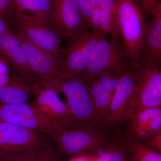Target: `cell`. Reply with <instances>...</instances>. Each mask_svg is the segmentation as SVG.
<instances>
[{
    "instance_id": "6da1fadb",
    "label": "cell",
    "mask_w": 161,
    "mask_h": 161,
    "mask_svg": "<svg viewBox=\"0 0 161 161\" xmlns=\"http://www.w3.org/2000/svg\"><path fill=\"white\" fill-rule=\"evenodd\" d=\"M33 80L43 87L65 95L70 115V130H105L96 115L85 84L52 76H35Z\"/></svg>"
},
{
    "instance_id": "7a4b0ae2",
    "label": "cell",
    "mask_w": 161,
    "mask_h": 161,
    "mask_svg": "<svg viewBox=\"0 0 161 161\" xmlns=\"http://www.w3.org/2000/svg\"><path fill=\"white\" fill-rule=\"evenodd\" d=\"M47 135L62 156L70 158L96 155L113 140L105 130L60 129Z\"/></svg>"
},
{
    "instance_id": "3957f363",
    "label": "cell",
    "mask_w": 161,
    "mask_h": 161,
    "mask_svg": "<svg viewBox=\"0 0 161 161\" xmlns=\"http://www.w3.org/2000/svg\"><path fill=\"white\" fill-rule=\"evenodd\" d=\"M115 15L123 44L129 56L130 66L136 69L139 66L146 24L142 10L135 0H116Z\"/></svg>"
},
{
    "instance_id": "277c9868",
    "label": "cell",
    "mask_w": 161,
    "mask_h": 161,
    "mask_svg": "<svg viewBox=\"0 0 161 161\" xmlns=\"http://www.w3.org/2000/svg\"><path fill=\"white\" fill-rule=\"evenodd\" d=\"M104 36L87 31L67 37L62 49L64 60L60 78L79 80L85 71L96 44Z\"/></svg>"
},
{
    "instance_id": "5b68a950",
    "label": "cell",
    "mask_w": 161,
    "mask_h": 161,
    "mask_svg": "<svg viewBox=\"0 0 161 161\" xmlns=\"http://www.w3.org/2000/svg\"><path fill=\"white\" fill-rule=\"evenodd\" d=\"M9 19L14 31L51 54L63 65L64 55L60 45L64 36L54 26L50 23L14 14Z\"/></svg>"
},
{
    "instance_id": "8992f818",
    "label": "cell",
    "mask_w": 161,
    "mask_h": 161,
    "mask_svg": "<svg viewBox=\"0 0 161 161\" xmlns=\"http://www.w3.org/2000/svg\"><path fill=\"white\" fill-rule=\"evenodd\" d=\"M48 136L13 124L0 122V158L31 150L54 148Z\"/></svg>"
},
{
    "instance_id": "52a82bcc",
    "label": "cell",
    "mask_w": 161,
    "mask_h": 161,
    "mask_svg": "<svg viewBox=\"0 0 161 161\" xmlns=\"http://www.w3.org/2000/svg\"><path fill=\"white\" fill-rule=\"evenodd\" d=\"M129 65V56L121 39L108 40L104 36L96 44L85 71L78 80L86 84L106 71Z\"/></svg>"
},
{
    "instance_id": "ba28073f",
    "label": "cell",
    "mask_w": 161,
    "mask_h": 161,
    "mask_svg": "<svg viewBox=\"0 0 161 161\" xmlns=\"http://www.w3.org/2000/svg\"><path fill=\"white\" fill-rule=\"evenodd\" d=\"M144 10L152 17L145 24L140 50L139 66L161 68V1L149 0Z\"/></svg>"
},
{
    "instance_id": "9c48e42d",
    "label": "cell",
    "mask_w": 161,
    "mask_h": 161,
    "mask_svg": "<svg viewBox=\"0 0 161 161\" xmlns=\"http://www.w3.org/2000/svg\"><path fill=\"white\" fill-rule=\"evenodd\" d=\"M0 122L13 124L47 135L63 129L59 124L47 118L32 104H0Z\"/></svg>"
},
{
    "instance_id": "30bf717a",
    "label": "cell",
    "mask_w": 161,
    "mask_h": 161,
    "mask_svg": "<svg viewBox=\"0 0 161 161\" xmlns=\"http://www.w3.org/2000/svg\"><path fill=\"white\" fill-rule=\"evenodd\" d=\"M134 72L136 83L132 115L144 109L161 107V68L139 66Z\"/></svg>"
},
{
    "instance_id": "8fae6325",
    "label": "cell",
    "mask_w": 161,
    "mask_h": 161,
    "mask_svg": "<svg viewBox=\"0 0 161 161\" xmlns=\"http://www.w3.org/2000/svg\"><path fill=\"white\" fill-rule=\"evenodd\" d=\"M136 78L129 65L125 71L112 96L104 121L105 128L128 121L132 115Z\"/></svg>"
},
{
    "instance_id": "7c38bea8",
    "label": "cell",
    "mask_w": 161,
    "mask_h": 161,
    "mask_svg": "<svg viewBox=\"0 0 161 161\" xmlns=\"http://www.w3.org/2000/svg\"><path fill=\"white\" fill-rule=\"evenodd\" d=\"M51 24L66 38L90 28L80 15L76 0H52Z\"/></svg>"
},
{
    "instance_id": "4fadbf2b",
    "label": "cell",
    "mask_w": 161,
    "mask_h": 161,
    "mask_svg": "<svg viewBox=\"0 0 161 161\" xmlns=\"http://www.w3.org/2000/svg\"><path fill=\"white\" fill-rule=\"evenodd\" d=\"M32 87L36 96L31 104L33 107L63 129L70 130L71 122L68 107L66 103L60 99L58 93L36 82H33Z\"/></svg>"
},
{
    "instance_id": "5bb4252c",
    "label": "cell",
    "mask_w": 161,
    "mask_h": 161,
    "mask_svg": "<svg viewBox=\"0 0 161 161\" xmlns=\"http://www.w3.org/2000/svg\"><path fill=\"white\" fill-rule=\"evenodd\" d=\"M14 32L25 52L33 77L52 76L60 78L62 64L58 59L23 35Z\"/></svg>"
},
{
    "instance_id": "9a60e30c",
    "label": "cell",
    "mask_w": 161,
    "mask_h": 161,
    "mask_svg": "<svg viewBox=\"0 0 161 161\" xmlns=\"http://www.w3.org/2000/svg\"><path fill=\"white\" fill-rule=\"evenodd\" d=\"M126 135L141 143L161 132V107L140 110L128 119Z\"/></svg>"
},
{
    "instance_id": "2e32d148",
    "label": "cell",
    "mask_w": 161,
    "mask_h": 161,
    "mask_svg": "<svg viewBox=\"0 0 161 161\" xmlns=\"http://www.w3.org/2000/svg\"><path fill=\"white\" fill-rule=\"evenodd\" d=\"M0 56L9 61L19 77L33 82L32 73L26 53L13 31L0 37Z\"/></svg>"
},
{
    "instance_id": "e0dca14e",
    "label": "cell",
    "mask_w": 161,
    "mask_h": 161,
    "mask_svg": "<svg viewBox=\"0 0 161 161\" xmlns=\"http://www.w3.org/2000/svg\"><path fill=\"white\" fill-rule=\"evenodd\" d=\"M32 83L19 76L10 79L8 83L0 87V104L25 103L34 95Z\"/></svg>"
},
{
    "instance_id": "ac0fdd59",
    "label": "cell",
    "mask_w": 161,
    "mask_h": 161,
    "mask_svg": "<svg viewBox=\"0 0 161 161\" xmlns=\"http://www.w3.org/2000/svg\"><path fill=\"white\" fill-rule=\"evenodd\" d=\"M85 84L88 90L96 115L106 129L104 121L113 94L97 78L90 80Z\"/></svg>"
},
{
    "instance_id": "d6986e66",
    "label": "cell",
    "mask_w": 161,
    "mask_h": 161,
    "mask_svg": "<svg viewBox=\"0 0 161 161\" xmlns=\"http://www.w3.org/2000/svg\"><path fill=\"white\" fill-rule=\"evenodd\" d=\"M89 25L92 31L104 36L109 35L113 40L121 39L116 16L109 12L95 7L90 18Z\"/></svg>"
},
{
    "instance_id": "ffe728a7",
    "label": "cell",
    "mask_w": 161,
    "mask_h": 161,
    "mask_svg": "<svg viewBox=\"0 0 161 161\" xmlns=\"http://www.w3.org/2000/svg\"><path fill=\"white\" fill-rule=\"evenodd\" d=\"M57 148L31 150L8 156L4 161H60L62 158Z\"/></svg>"
},
{
    "instance_id": "44dd1931",
    "label": "cell",
    "mask_w": 161,
    "mask_h": 161,
    "mask_svg": "<svg viewBox=\"0 0 161 161\" xmlns=\"http://www.w3.org/2000/svg\"><path fill=\"white\" fill-rule=\"evenodd\" d=\"M124 138L132 161H161V153L149 149L132 137L126 135Z\"/></svg>"
},
{
    "instance_id": "7402d4cb",
    "label": "cell",
    "mask_w": 161,
    "mask_h": 161,
    "mask_svg": "<svg viewBox=\"0 0 161 161\" xmlns=\"http://www.w3.org/2000/svg\"><path fill=\"white\" fill-rule=\"evenodd\" d=\"M113 139L95 161H132L124 138Z\"/></svg>"
},
{
    "instance_id": "603a6c76",
    "label": "cell",
    "mask_w": 161,
    "mask_h": 161,
    "mask_svg": "<svg viewBox=\"0 0 161 161\" xmlns=\"http://www.w3.org/2000/svg\"><path fill=\"white\" fill-rule=\"evenodd\" d=\"M13 14L51 23L36 0H14Z\"/></svg>"
},
{
    "instance_id": "cb8c5ba5",
    "label": "cell",
    "mask_w": 161,
    "mask_h": 161,
    "mask_svg": "<svg viewBox=\"0 0 161 161\" xmlns=\"http://www.w3.org/2000/svg\"><path fill=\"white\" fill-rule=\"evenodd\" d=\"M129 66L108 70L95 78H97L114 94L123 74Z\"/></svg>"
},
{
    "instance_id": "d4e9b609",
    "label": "cell",
    "mask_w": 161,
    "mask_h": 161,
    "mask_svg": "<svg viewBox=\"0 0 161 161\" xmlns=\"http://www.w3.org/2000/svg\"><path fill=\"white\" fill-rule=\"evenodd\" d=\"M14 9V0H0V18H10Z\"/></svg>"
},
{
    "instance_id": "484cf974",
    "label": "cell",
    "mask_w": 161,
    "mask_h": 161,
    "mask_svg": "<svg viewBox=\"0 0 161 161\" xmlns=\"http://www.w3.org/2000/svg\"><path fill=\"white\" fill-rule=\"evenodd\" d=\"M142 143L149 149L161 153V132L152 136Z\"/></svg>"
},
{
    "instance_id": "4316f807",
    "label": "cell",
    "mask_w": 161,
    "mask_h": 161,
    "mask_svg": "<svg viewBox=\"0 0 161 161\" xmlns=\"http://www.w3.org/2000/svg\"><path fill=\"white\" fill-rule=\"evenodd\" d=\"M99 1L100 0H88L86 6L80 11L82 19L89 25L90 18L92 12L97 6Z\"/></svg>"
},
{
    "instance_id": "83f0119b",
    "label": "cell",
    "mask_w": 161,
    "mask_h": 161,
    "mask_svg": "<svg viewBox=\"0 0 161 161\" xmlns=\"http://www.w3.org/2000/svg\"><path fill=\"white\" fill-rule=\"evenodd\" d=\"M43 13L51 24L52 0H36Z\"/></svg>"
},
{
    "instance_id": "f1b7e54d",
    "label": "cell",
    "mask_w": 161,
    "mask_h": 161,
    "mask_svg": "<svg viewBox=\"0 0 161 161\" xmlns=\"http://www.w3.org/2000/svg\"><path fill=\"white\" fill-rule=\"evenodd\" d=\"M96 7L115 14L116 0H100Z\"/></svg>"
},
{
    "instance_id": "f546056e",
    "label": "cell",
    "mask_w": 161,
    "mask_h": 161,
    "mask_svg": "<svg viewBox=\"0 0 161 161\" xmlns=\"http://www.w3.org/2000/svg\"><path fill=\"white\" fill-rule=\"evenodd\" d=\"M11 31L5 20L0 18V37L8 33Z\"/></svg>"
},
{
    "instance_id": "4dcf8cb0",
    "label": "cell",
    "mask_w": 161,
    "mask_h": 161,
    "mask_svg": "<svg viewBox=\"0 0 161 161\" xmlns=\"http://www.w3.org/2000/svg\"><path fill=\"white\" fill-rule=\"evenodd\" d=\"M1 161H4L3 160H1Z\"/></svg>"
},
{
    "instance_id": "1f68e13d",
    "label": "cell",
    "mask_w": 161,
    "mask_h": 161,
    "mask_svg": "<svg viewBox=\"0 0 161 161\" xmlns=\"http://www.w3.org/2000/svg\"><path fill=\"white\" fill-rule=\"evenodd\" d=\"M1 160H2V159H1V158H0V161Z\"/></svg>"
}]
</instances>
